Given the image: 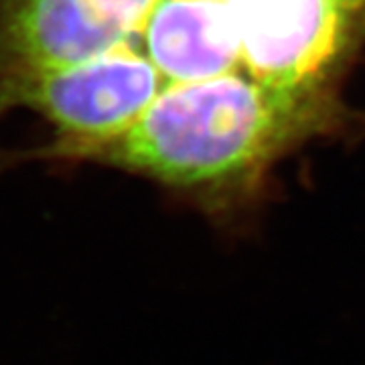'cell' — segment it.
I'll use <instances>...</instances> for the list:
<instances>
[{"instance_id":"6da1fadb","label":"cell","mask_w":365,"mask_h":365,"mask_svg":"<svg viewBox=\"0 0 365 365\" xmlns=\"http://www.w3.org/2000/svg\"><path fill=\"white\" fill-rule=\"evenodd\" d=\"M309 93L266 86L235 69L167 83L120 140L96 157L158 181L209 193L258 170L307 122Z\"/></svg>"},{"instance_id":"7a4b0ae2","label":"cell","mask_w":365,"mask_h":365,"mask_svg":"<svg viewBox=\"0 0 365 365\" xmlns=\"http://www.w3.org/2000/svg\"><path fill=\"white\" fill-rule=\"evenodd\" d=\"M167 86L132 43L78 66L0 79V106H26L53 122L61 153L98 155L136 126Z\"/></svg>"},{"instance_id":"3957f363","label":"cell","mask_w":365,"mask_h":365,"mask_svg":"<svg viewBox=\"0 0 365 365\" xmlns=\"http://www.w3.org/2000/svg\"><path fill=\"white\" fill-rule=\"evenodd\" d=\"M157 0H0V79L78 66L132 43Z\"/></svg>"},{"instance_id":"277c9868","label":"cell","mask_w":365,"mask_h":365,"mask_svg":"<svg viewBox=\"0 0 365 365\" xmlns=\"http://www.w3.org/2000/svg\"><path fill=\"white\" fill-rule=\"evenodd\" d=\"M240 69L266 86L311 93L343 51L351 16L343 0H227Z\"/></svg>"},{"instance_id":"5b68a950","label":"cell","mask_w":365,"mask_h":365,"mask_svg":"<svg viewBox=\"0 0 365 365\" xmlns=\"http://www.w3.org/2000/svg\"><path fill=\"white\" fill-rule=\"evenodd\" d=\"M140 35L144 55L167 83L240 69V39L227 0H157Z\"/></svg>"},{"instance_id":"8992f818","label":"cell","mask_w":365,"mask_h":365,"mask_svg":"<svg viewBox=\"0 0 365 365\" xmlns=\"http://www.w3.org/2000/svg\"><path fill=\"white\" fill-rule=\"evenodd\" d=\"M347 6H351V9H355V11H361L365 4V0H343Z\"/></svg>"}]
</instances>
